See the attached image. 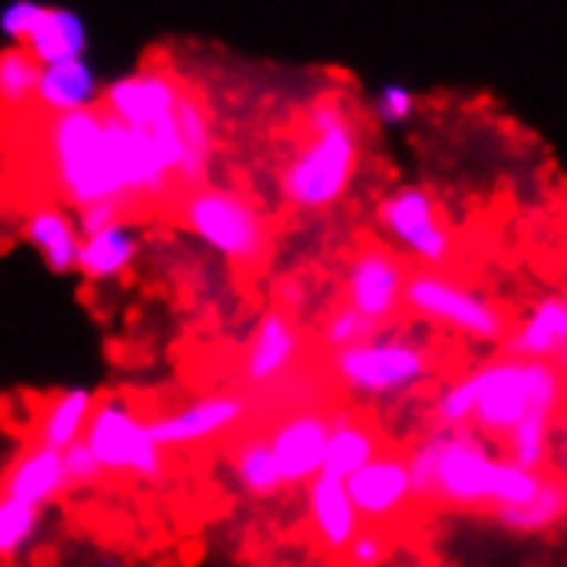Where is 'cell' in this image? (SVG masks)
<instances>
[{"mask_svg":"<svg viewBox=\"0 0 567 567\" xmlns=\"http://www.w3.org/2000/svg\"><path fill=\"white\" fill-rule=\"evenodd\" d=\"M361 162V131L341 96L323 93L303 114V142L279 173V193L299 214L338 207Z\"/></svg>","mask_w":567,"mask_h":567,"instance_id":"cell-1","label":"cell"},{"mask_svg":"<svg viewBox=\"0 0 567 567\" xmlns=\"http://www.w3.org/2000/svg\"><path fill=\"white\" fill-rule=\"evenodd\" d=\"M475 375V413L472 433L506 441L513 426L526 416L560 420L567 410V382L550 361L529 358H495Z\"/></svg>","mask_w":567,"mask_h":567,"instance_id":"cell-2","label":"cell"},{"mask_svg":"<svg viewBox=\"0 0 567 567\" xmlns=\"http://www.w3.org/2000/svg\"><path fill=\"white\" fill-rule=\"evenodd\" d=\"M176 217L183 230L235 269H258L272 251V220L248 193L204 183L183 193Z\"/></svg>","mask_w":567,"mask_h":567,"instance_id":"cell-3","label":"cell"},{"mask_svg":"<svg viewBox=\"0 0 567 567\" xmlns=\"http://www.w3.org/2000/svg\"><path fill=\"white\" fill-rule=\"evenodd\" d=\"M83 447L93 454L104 478H127L145 485H162L169 478V451L155 444L148 413L131 403L124 392H107L96 399L83 430Z\"/></svg>","mask_w":567,"mask_h":567,"instance_id":"cell-4","label":"cell"},{"mask_svg":"<svg viewBox=\"0 0 567 567\" xmlns=\"http://www.w3.org/2000/svg\"><path fill=\"white\" fill-rule=\"evenodd\" d=\"M403 313L433 327H447L454 333H464V338L498 341V344L506 341V333L516 323L495 299L482 296L464 279L437 269H410Z\"/></svg>","mask_w":567,"mask_h":567,"instance_id":"cell-5","label":"cell"},{"mask_svg":"<svg viewBox=\"0 0 567 567\" xmlns=\"http://www.w3.org/2000/svg\"><path fill=\"white\" fill-rule=\"evenodd\" d=\"M330 382L361 399H385L410 392L433 375V358L423 344L410 338L375 333L358 348L333 351L327 361Z\"/></svg>","mask_w":567,"mask_h":567,"instance_id":"cell-6","label":"cell"},{"mask_svg":"<svg viewBox=\"0 0 567 567\" xmlns=\"http://www.w3.org/2000/svg\"><path fill=\"white\" fill-rule=\"evenodd\" d=\"M375 220L382 227V235L406 258L416 261V269L447 272L461 258L457 235L444 217L441 199L423 186L392 189L379 204Z\"/></svg>","mask_w":567,"mask_h":567,"instance_id":"cell-7","label":"cell"},{"mask_svg":"<svg viewBox=\"0 0 567 567\" xmlns=\"http://www.w3.org/2000/svg\"><path fill=\"white\" fill-rule=\"evenodd\" d=\"M410 279L406 258L389 245H361L344 269V307L379 330L403 317V292Z\"/></svg>","mask_w":567,"mask_h":567,"instance_id":"cell-8","label":"cell"},{"mask_svg":"<svg viewBox=\"0 0 567 567\" xmlns=\"http://www.w3.org/2000/svg\"><path fill=\"white\" fill-rule=\"evenodd\" d=\"M251 416V399L241 392H207L179 410L148 413V430L162 451H189L230 437Z\"/></svg>","mask_w":567,"mask_h":567,"instance_id":"cell-9","label":"cell"},{"mask_svg":"<svg viewBox=\"0 0 567 567\" xmlns=\"http://www.w3.org/2000/svg\"><path fill=\"white\" fill-rule=\"evenodd\" d=\"M344 488L364 526H382L389 533H399L403 523L420 509L413 498L406 454L392 447H385L379 457L364 464V468H358L344 482Z\"/></svg>","mask_w":567,"mask_h":567,"instance_id":"cell-10","label":"cell"},{"mask_svg":"<svg viewBox=\"0 0 567 567\" xmlns=\"http://www.w3.org/2000/svg\"><path fill=\"white\" fill-rule=\"evenodd\" d=\"M186 93V83L162 70V65H148V70L127 73L114 80L104 93H100V111L121 121L124 127L135 131H155L158 124L173 121L179 96Z\"/></svg>","mask_w":567,"mask_h":567,"instance_id":"cell-11","label":"cell"},{"mask_svg":"<svg viewBox=\"0 0 567 567\" xmlns=\"http://www.w3.org/2000/svg\"><path fill=\"white\" fill-rule=\"evenodd\" d=\"M307 351L303 330L296 323V313L272 307L255 323L251 338L241 354V379L251 389H272L276 382L289 379Z\"/></svg>","mask_w":567,"mask_h":567,"instance_id":"cell-12","label":"cell"},{"mask_svg":"<svg viewBox=\"0 0 567 567\" xmlns=\"http://www.w3.org/2000/svg\"><path fill=\"white\" fill-rule=\"evenodd\" d=\"M327 433H330V413L323 410H296L276 420L272 430H265L286 488H303L320 475Z\"/></svg>","mask_w":567,"mask_h":567,"instance_id":"cell-13","label":"cell"},{"mask_svg":"<svg viewBox=\"0 0 567 567\" xmlns=\"http://www.w3.org/2000/svg\"><path fill=\"white\" fill-rule=\"evenodd\" d=\"M303 498H307V529L310 540L330 557L338 560L344 554V547L354 540V533L364 526L351 506L344 482H333L317 475L310 485H303Z\"/></svg>","mask_w":567,"mask_h":567,"instance_id":"cell-14","label":"cell"},{"mask_svg":"<svg viewBox=\"0 0 567 567\" xmlns=\"http://www.w3.org/2000/svg\"><path fill=\"white\" fill-rule=\"evenodd\" d=\"M62 492H70L62 454L42 444H24L0 475V495L18 498L24 506L49 509Z\"/></svg>","mask_w":567,"mask_h":567,"instance_id":"cell-15","label":"cell"},{"mask_svg":"<svg viewBox=\"0 0 567 567\" xmlns=\"http://www.w3.org/2000/svg\"><path fill=\"white\" fill-rule=\"evenodd\" d=\"M385 447H389L385 433L379 430L375 420L361 416L354 410H333L320 475L333 478V482H348L358 468H364V464L379 457Z\"/></svg>","mask_w":567,"mask_h":567,"instance_id":"cell-16","label":"cell"},{"mask_svg":"<svg viewBox=\"0 0 567 567\" xmlns=\"http://www.w3.org/2000/svg\"><path fill=\"white\" fill-rule=\"evenodd\" d=\"M138 251H142L138 230L127 220H117L104 230H93V235L80 238L76 272L93 286L121 282L131 269H135Z\"/></svg>","mask_w":567,"mask_h":567,"instance_id":"cell-17","label":"cell"},{"mask_svg":"<svg viewBox=\"0 0 567 567\" xmlns=\"http://www.w3.org/2000/svg\"><path fill=\"white\" fill-rule=\"evenodd\" d=\"M503 351L509 358L554 361L567 351V292L547 296L506 333Z\"/></svg>","mask_w":567,"mask_h":567,"instance_id":"cell-18","label":"cell"},{"mask_svg":"<svg viewBox=\"0 0 567 567\" xmlns=\"http://www.w3.org/2000/svg\"><path fill=\"white\" fill-rule=\"evenodd\" d=\"M24 241L35 248L45 261V269L55 276L76 272V255H80V224L62 204H42L28 210L24 217Z\"/></svg>","mask_w":567,"mask_h":567,"instance_id":"cell-19","label":"cell"},{"mask_svg":"<svg viewBox=\"0 0 567 567\" xmlns=\"http://www.w3.org/2000/svg\"><path fill=\"white\" fill-rule=\"evenodd\" d=\"M96 392L86 389V385H70V389H59L45 399V406L39 410L35 416V433H31V441L42 444V447H52V451H65L73 447L76 441H83V430L90 423V413L96 406Z\"/></svg>","mask_w":567,"mask_h":567,"instance_id":"cell-20","label":"cell"},{"mask_svg":"<svg viewBox=\"0 0 567 567\" xmlns=\"http://www.w3.org/2000/svg\"><path fill=\"white\" fill-rule=\"evenodd\" d=\"M96 100H100L96 76H93V70H90L83 59L42 65L39 90H35V107L45 117L96 107Z\"/></svg>","mask_w":567,"mask_h":567,"instance_id":"cell-21","label":"cell"},{"mask_svg":"<svg viewBox=\"0 0 567 567\" xmlns=\"http://www.w3.org/2000/svg\"><path fill=\"white\" fill-rule=\"evenodd\" d=\"M18 49H24L39 65H55V62L83 59V52H86L83 18L73 14V11H65V8H49L45 4L39 24L31 28V35Z\"/></svg>","mask_w":567,"mask_h":567,"instance_id":"cell-22","label":"cell"},{"mask_svg":"<svg viewBox=\"0 0 567 567\" xmlns=\"http://www.w3.org/2000/svg\"><path fill=\"white\" fill-rule=\"evenodd\" d=\"M227 464H230V478H235V485L251 498H276L279 492H286L265 433H245V437L230 447Z\"/></svg>","mask_w":567,"mask_h":567,"instance_id":"cell-23","label":"cell"},{"mask_svg":"<svg viewBox=\"0 0 567 567\" xmlns=\"http://www.w3.org/2000/svg\"><path fill=\"white\" fill-rule=\"evenodd\" d=\"M564 516H567V475L557 472V468H547V472H544L540 492L533 495L529 503H523V506H516V509L495 513V519H503L506 526L523 529V533L547 529V526H554V523L564 519Z\"/></svg>","mask_w":567,"mask_h":567,"instance_id":"cell-24","label":"cell"},{"mask_svg":"<svg viewBox=\"0 0 567 567\" xmlns=\"http://www.w3.org/2000/svg\"><path fill=\"white\" fill-rule=\"evenodd\" d=\"M39 73H42V65L24 49L8 45L0 52V111L21 114L28 107H35Z\"/></svg>","mask_w":567,"mask_h":567,"instance_id":"cell-25","label":"cell"},{"mask_svg":"<svg viewBox=\"0 0 567 567\" xmlns=\"http://www.w3.org/2000/svg\"><path fill=\"white\" fill-rule=\"evenodd\" d=\"M45 509L24 506L18 498L0 495V564H14L35 547Z\"/></svg>","mask_w":567,"mask_h":567,"instance_id":"cell-26","label":"cell"},{"mask_svg":"<svg viewBox=\"0 0 567 567\" xmlns=\"http://www.w3.org/2000/svg\"><path fill=\"white\" fill-rule=\"evenodd\" d=\"M557 420L550 416H526L513 426V433L503 441L506 461L519 464L526 472L550 468V430Z\"/></svg>","mask_w":567,"mask_h":567,"instance_id":"cell-27","label":"cell"},{"mask_svg":"<svg viewBox=\"0 0 567 567\" xmlns=\"http://www.w3.org/2000/svg\"><path fill=\"white\" fill-rule=\"evenodd\" d=\"M375 333H382L375 323H369L364 317H358L351 307L338 303L320 323V344L333 354V351H344V348H358L364 341H372Z\"/></svg>","mask_w":567,"mask_h":567,"instance_id":"cell-28","label":"cell"},{"mask_svg":"<svg viewBox=\"0 0 567 567\" xmlns=\"http://www.w3.org/2000/svg\"><path fill=\"white\" fill-rule=\"evenodd\" d=\"M472 413H475V375H464L454 385H447L437 395V406H433V416H437L441 430L472 426Z\"/></svg>","mask_w":567,"mask_h":567,"instance_id":"cell-29","label":"cell"},{"mask_svg":"<svg viewBox=\"0 0 567 567\" xmlns=\"http://www.w3.org/2000/svg\"><path fill=\"white\" fill-rule=\"evenodd\" d=\"M392 540H395V533H389L382 526H361L354 533V540L338 557V564L341 567H382V560L392 550Z\"/></svg>","mask_w":567,"mask_h":567,"instance_id":"cell-30","label":"cell"},{"mask_svg":"<svg viewBox=\"0 0 567 567\" xmlns=\"http://www.w3.org/2000/svg\"><path fill=\"white\" fill-rule=\"evenodd\" d=\"M420 107L416 93L406 83H385L375 96H372V117L385 127L406 124Z\"/></svg>","mask_w":567,"mask_h":567,"instance_id":"cell-31","label":"cell"},{"mask_svg":"<svg viewBox=\"0 0 567 567\" xmlns=\"http://www.w3.org/2000/svg\"><path fill=\"white\" fill-rule=\"evenodd\" d=\"M45 4H39V0H11V4L0 11V31L11 39V45H21L28 35H31V28L39 24Z\"/></svg>","mask_w":567,"mask_h":567,"instance_id":"cell-32","label":"cell"},{"mask_svg":"<svg viewBox=\"0 0 567 567\" xmlns=\"http://www.w3.org/2000/svg\"><path fill=\"white\" fill-rule=\"evenodd\" d=\"M62 464H65V478H70V488H93L100 482H107L100 464L93 461V454L83 447V441H76L73 447L62 451Z\"/></svg>","mask_w":567,"mask_h":567,"instance_id":"cell-33","label":"cell"},{"mask_svg":"<svg viewBox=\"0 0 567 567\" xmlns=\"http://www.w3.org/2000/svg\"><path fill=\"white\" fill-rule=\"evenodd\" d=\"M564 475H567V447H564Z\"/></svg>","mask_w":567,"mask_h":567,"instance_id":"cell-34","label":"cell"}]
</instances>
